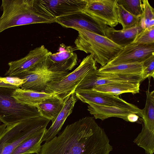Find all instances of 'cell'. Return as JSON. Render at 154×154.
Instances as JSON below:
<instances>
[{"label": "cell", "instance_id": "28", "mask_svg": "<svg viewBox=\"0 0 154 154\" xmlns=\"http://www.w3.org/2000/svg\"><path fill=\"white\" fill-rule=\"evenodd\" d=\"M132 43L143 44L154 43V27L143 29L137 35Z\"/></svg>", "mask_w": 154, "mask_h": 154}, {"label": "cell", "instance_id": "30", "mask_svg": "<svg viewBox=\"0 0 154 154\" xmlns=\"http://www.w3.org/2000/svg\"><path fill=\"white\" fill-rule=\"evenodd\" d=\"M0 80L6 84L11 85L19 88L25 82L24 79H21L16 77H0Z\"/></svg>", "mask_w": 154, "mask_h": 154}, {"label": "cell", "instance_id": "14", "mask_svg": "<svg viewBox=\"0 0 154 154\" xmlns=\"http://www.w3.org/2000/svg\"><path fill=\"white\" fill-rule=\"evenodd\" d=\"M55 21L64 27L74 29H84L106 36V29L107 26L82 13L58 17L55 19Z\"/></svg>", "mask_w": 154, "mask_h": 154}, {"label": "cell", "instance_id": "17", "mask_svg": "<svg viewBox=\"0 0 154 154\" xmlns=\"http://www.w3.org/2000/svg\"><path fill=\"white\" fill-rule=\"evenodd\" d=\"M88 110L95 119L103 120L112 117L121 118L128 122V116L131 113H135L139 116L140 114L137 112L133 110L116 106L98 105L88 103Z\"/></svg>", "mask_w": 154, "mask_h": 154}, {"label": "cell", "instance_id": "18", "mask_svg": "<svg viewBox=\"0 0 154 154\" xmlns=\"http://www.w3.org/2000/svg\"><path fill=\"white\" fill-rule=\"evenodd\" d=\"M143 30L140 22L134 27L120 30L107 26L106 37L116 45L124 47L132 43L137 35Z\"/></svg>", "mask_w": 154, "mask_h": 154}, {"label": "cell", "instance_id": "26", "mask_svg": "<svg viewBox=\"0 0 154 154\" xmlns=\"http://www.w3.org/2000/svg\"><path fill=\"white\" fill-rule=\"evenodd\" d=\"M143 11L140 23L143 29L154 27V9L147 0H142Z\"/></svg>", "mask_w": 154, "mask_h": 154}, {"label": "cell", "instance_id": "20", "mask_svg": "<svg viewBox=\"0 0 154 154\" xmlns=\"http://www.w3.org/2000/svg\"><path fill=\"white\" fill-rule=\"evenodd\" d=\"M64 101L54 95L47 99L38 104L36 107L41 116L53 123L62 110Z\"/></svg>", "mask_w": 154, "mask_h": 154}, {"label": "cell", "instance_id": "24", "mask_svg": "<svg viewBox=\"0 0 154 154\" xmlns=\"http://www.w3.org/2000/svg\"><path fill=\"white\" fill-rule=\"evenodd\" d=\"M146 95L144 108L142 109V119L140 121L142 125L154 128V91H149V87L146 91Z\"/></svg>", "mask_w": 154, "mask_h": 154}, {"label": "cell", "instance_id": "8", "mask_svg": "<svg viewBox=\"0 0 154 154\" xmlns=\"http://www.w3.org/2000/svg\"><path fill=\"white\" fill-rule=\"evenodd\" d=\"M82 13L113 28L119 23L117 12V0H86Z\"/></svg>", "mask_w": 154, "mask_h": 154}, {"label": "cell", "instance_id": "33", "mask_svg": "<svg viewBox=\"0 0 154 154\" xmlns=\"http://www.w3.org/2000/svg\"><path fill=\"white\" fill-rule=\"evenodd\" d=\"M6 127V126L4 124L0 125V133L5 129Z\"/></svg>", "mask_w": 154, "mask_h": 154}, {"label": "cell", "instance_id": "4", "mask_svg": "<svg viewBox=\"0 0 154 154\" xmlns=\"http://www.w3.org/2000/svg\"><path fill=\"white\" fill-rule=\"evenodd\" d=\"M50 121L41 116L6 126L0 133V154H11L25 139L45 131Z\"/></svg>", "mask_w": 154, "mask_h": 154}, {"label": "cell", "instance_id": "29", "mask_svg": "<svg viewBox=\"0 0 154 154\" xmlns=\"http://www.w3.org/2000/svg\"><path fill=\"white\" fill-rule=\"evenodd\" d=\"M143 63V71L142 74L143 81L147 78H154V55H152L145 60Z\"/></svg>", "mask_w": 154, "mask_h": 154}, {"label": "cell", "instance_id": "12", "mask_svg": "<svg viewBox=\"0 0 154 154\" xmlns=\"http://www.w3.org/2000/svg\"><path fill=\"white\" fill-rule=\"evenodd\" d=\"M153 55L154 43L143 44L132 43L124 47L107 64L141 63Z\"/></svg>", "mask_w": 154, "mask_h": 154}, {"label": "cell", "instance_id": "7", "mask_svg": "<svg viewBox=\"0 0 154 154\" xmlns=\"http://www.w3.org/2000/svg\"><path fill=\"white\" fill-rule=\"evenodd\" d=\"M69 73L50 71L45 59L28 71L14 77L25 80V82L20 88L21 89L44 92L48 85L59 81Z\"/></svg>", "mask_w": 154, "mask_h": 154}, {"label": "cell", "instance_id": "13", "mask_svg": "<svg viewBox=\"0 0 154 154\" xmlns=\"http://www.w3.org/2000/svg\"><path fill=\"white\" fill-rule=\"evenodd\" d=\"M51 53L44 45L35 48L24 57L9 62V69L5 75L14 77L27 71L43 61Z\"/></svg>", "mask_w": 154, "mask_h": 154}, {"label": "cell", "instance_id": "27", "mask_svg": "<svg viewBox=\"0 0 154 154\" xmlns=\"http://www.w3.org/2000/svg\"><path fill=\"white\" fill-rule=\"evenodd\" d=\"M117 3L122 5L126 11L135 16L140 17L142 14L141 0H117Z\"/></svg>", "mask_w": 154, "mask_h": 154}, {"label": "cell", "instance_id": "2", "mask_svg": "<svg viewBox=\"0 0 154 154\" xmlns=\"http://www.w3.org/2000/svg\"><path fill=\"white\" fill-rule=\"evenodd\" d=\"M0 8V33L14 26L55 22L39 7L37 0H2Z\"/></svg>", "mask_w": 154, "mask_h": 154}, {"label": "cell", "instance_id": "1", "mask_svg": "<svg viewBox=\"0 0 154 154\" xmlns=\"http://www.w3.org/2000/svg\"><path fill=\"white\" fill-rule=\"evenodd\" d=\"M103 129L94 117L68 125L57 136L45 142L38 154H109L113 149Z\"/></svg>", "mask_w": 154, "mask_h": 154}, {"label": "cell", "instance_id": "25", "mask_svg": "<svg viewBox=\"0 0 154 154\" xmlns=\"http://www.w3.org/2000/svg\"><path fill=\"white\" fill-rule=\"evenodd\" d=\"M117 12L119 23L123 29L134 27L140 22V17L135 16L126 11L123 6L117 3Z\"/></svg>", "mask_w": 154, "mask_h": 154}, {"label": "cell", "instance_id": "16", "mask_svg": "<svg viewBox=\"0 0 154 154\" xmlns=\"http://www.w3.org/2000/svg\"><path fill=\"white\" fill-rule=\"evenodd\" d=\"M77 99L74 93L63 100L64 105L62 110L51 127L45 131L41 140L42 142L48 141L59 134L66 119L72 112Z\"/></svg>", "mask_w": 154, "mask_h": 154}, {"label": "cell", "instance_id": "6", "mask_svg": "<svg viewBox=\"0 0 154 154\" xmlns=\"http://www.w3.org/2000/svg\"><path fill=\"white\" fill-rule=\"evenodd\" d=\"M97 69L95 61L91 54L88 55L73 71L59 81L48 85L44 92L55 94L63 100L74 93L77 86L89 72Z\"/></svg>", "mask_w": 154, "mask_h": 154}, {"label": "cell", "instance_id": "15", "mask_svg": "<svg viewBox=\"0 0 154 154\" xmlns=\"http://www.w3.org/2000/svg\"><path fill=\"white\" fill-rule=\"evenodd\" d=\"M75 50V48L71 46L60 44L58 52L51 53L46 58L49 70L58 72L71 70L77 64L78 60Z\"/></svg>", "mask_w": 154, "mask_h": 154}, {"label": "cell", "instance_id": "11", "mask_svg": "<svg viewBox=\"0 0 154 154\" xmlns=\"http://www.w3.org/2000/svg\"><path fill=\"white\" fill-rule=\"evenodd\" d=\"M38 5L46 14L56 19L80 13L84 9L86 0H37Z\"/></svg>", "mask_w": 154, "mask_h": 154}, {"label": "cell", "instance_id": "32", "mask_svg": "<svg viewBox=\"0 0 154 154\" xmlns=\"http://www.w3.org/2000/svg\"><path fill=\"white\" fill-rule=\"evenodd\" d=\"M0 87H7L10 88H12L14 89H17L18 88H19L13 86L11 85H9V84H6L2 82L0 80Z\"/></svg>", "mask_w": 154, "mask_h": 154}, {"label": "cell", "instance_id": "31", "mask_svg": "<svg viewBox=\"0 0 154 154\" xmlns=\"http://www.w3.org/2000/svg\"><path fill=\"white\" fill-rule=\"evenodd\" d=\"M139 116L135 113H131L128 116V122H137Z\"/></svg>", "mask_w": 154, "mask_h": 154}, {"label": "cell", "instance_id": "10", "mask_svg": "<svg viewBox=\"0 0 154 154\" xmlns=\"http://www.w3.org/2000/svg\"><path fill=\"white\" fill-rule=\"evenodd\" d=\"M74 93L76 98L84 103L126 108L137 112L140 117L142 116V109L119 98L118 95L93 90H79L75 91Z\"/></svg>", "mask_w": 154, "mask_h": 154}, {"label": "cell", "instance_id": "21", "mask_svg": "<svg viewBox=\"0 0 154 154\" xmlns=\"http://www.w3.org/2000/svg\"><path fill=\"white\" fill-rule=\"evenodd\" d=\"M143 71V63L141 62L116 65L106 64L97 69V72L99 74H118L142 76Z\"/></svg>", "mask_w": 154, "mask_h": 154}, {"label": "cell", "instance_id": "9", "mask_svg": "<svg viewBox=\"0 0 154 154\" xmlns=\"http://www.w3.org/2000/svg\"><path fill=\"white\" fill-rule=\"evenodd\" d=\"M97 70H94L89 72L76 90H91L97 85L116 83H140L143 81L141 76L118 74H99L97 73Z\"/></svg>", "mask_w": 154, "mask_h": 154}, {"label": "cell", "instance_id": "3", "mask_svg": "<svg viewBox=\"0 0 154 154\" xmlns=\"http://www.w3.org/2000/svg\"><path fill=\"white\" fill-rule=\"evenodd\" d=\"M78 32L75 40V50L91 54L101 67L106 65L123 48L103 36L82 28L74 29Z\"/></svg>", "mask_w": 154, "mask_h": 154}, {"label": "cell", "instance_id": "19", "mask_svg": "<svg viewBox=\"0 0 154 154\" xmlns=\"http://www.w3.org/2000/svg\"><path fill=\"white\" fill-rule=\"evenodd\" d=\"M54 95L53 94L23 90L20 88L14 90L12 95L18 102L35 107L45 100Z\"/></svg>", "mask_w": 154, "mask_h": 154}, {"label": "cell", "instance_id": "23", "mask_svg": "<svg viewBox=\"0 0 154 154\" xmlns=\"http://www.w3.org/2000/svg\"><path fill=\"white\" fill-rule=\"evenodd\" d=\"M45 131L25 139L11 154H38L41 149V140Z\"/></svg>", "mask_w": 154, "mask_h": 154}, {"label": "cell", "instance_id": "5", "mask_svg": "<svg viewBox=\"0 0 154 154\" xmlns=\"http://www.w3.org/2000/svg\"><path fill=\"white\" fill-rule=\"evenodd\" d=\"M15 89L0 87V122L6 126L41 116L35 106L18 102L12 96Z\"/></svg>", "mask_w": 154, "mask_h": 154}, {"label": "cell", "instance_id": "22", "mask_svg": "<svg viewBox=\"0 0 154 154\" xmlns=\"http://www.w3.org/2000/svg\"><path fill=\"white\" fill-rule=\"evenodd\" d=\"M140 85V83H116L97 85L91 90L118 96L127 93L134 94L139 93Z\"/></svg>", "mask_w": 154, "mask_h": 154}]
</instances>
